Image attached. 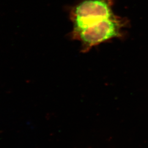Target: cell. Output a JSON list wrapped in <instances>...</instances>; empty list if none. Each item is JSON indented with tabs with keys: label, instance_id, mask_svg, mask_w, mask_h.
<instances>
[{
	"label": "cell",
	"instance_id": "cell-1",
	"mask_svg": "<svg viewBox=\"0 0 148 148\" xmlns=\"http://www.w3.org/2000/svg\"><path fill=\"white\" fill-rule=\"evenodd\" d=\"M127 24L125 19L114 15L89 27L73 29L71 37L81 43L82 52L86 53L101 43L121 37Z\"/></svg>",
	"mask_w": 148,
	"mask_h": 148
},
{
	"label": "cell",
	"instance_id": "cell-2",
	"mask_svg": "<svg viewBox=\"0 0 148 148\" xmlns=\"http://www.w3.org/2000/svg\"><path fill=\"white\" fill-rule=\"evenodd\" d=\"M111 0H84L72 10L70 18L73 29L94 25L115 15Z\"/></svg>",
	"mask_w": 148,
	"mask_h": 148
}]
</instances>
